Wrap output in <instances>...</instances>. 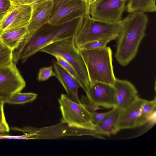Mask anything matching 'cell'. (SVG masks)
<instances>
[{"label": "cell", "instance_id": "23", "mask_svg": "<svg viewBox=\"0 0 156 156\" xmlns=\"http://www.w3.org/2000/svg\"><path fill=\"white\" fill-rule=\"evenodd\" d=\"M111 41L110 39H103L93 41L81 46L78 49H92L101 48L106 46Z\"/></svg>", "mask_w": 156, "mask_h": 156}, {"label": "cell", "instance_id": "27", "mask_svg": "<svg viewBox=\"0 0 156 156\" xmlns=\"http://www.w3.org/2000/svg\"><path fill=\"white\" fill-rule=\"evenodd\" d=\"M110 111L102 113H97L95 112H91L92 122L95 125L102 121L108 114Z\"/></svg>", "mask_w": 156, "mask_h": 156}, {"label": "cell", "instance_id": "25", "mask_svg": "<svg viewBox=\"0 0 156 156\" xmlns=\"http://www.w3.org/2000/svg\"><path fill=\"white\" fill-rule=\"evenodd\" d=\"M4 101L0 103V133L8 132L9 128L7 123L4 112Z\"/></svg>", "mask_w": 156, "mask_h": 156}, {"label": "cell", "instance_id": "26", "mask_svg": "<svg viewBox=\"0 0 156 156\" xmlns=\"http://www.w3.org/2000/svg\"><path fill=\"white\" fill-rule=\"evenodd\" d=\"M11 5L10 0H0V21L6 14Z\"/></svg>", "mask_w": 156, "mask_h": 156}, {"label": "cell", "instance_id": "31", "mask_svg": "<svg viewBox=\"0 0 156 156\" xmlns=\"http://www.w3.org/2000/svg\"><path fill=\"white\" fill-rule=\"evenodd\" d=\"M7 98H5L2 97H0V103L2 101H4Z\"/></svg>", "mask_w": 156, "mask_h": 156}, {"label": "cell", "instance_id": "14", "mask_svg": "<svg viewBox=\"0 0 156 156\" xmlns=\"http://www.w3.org/2000/svg\"><path fill=\"white\" fill-rule=\"evenodd\" d=\"M145 100L139 97L132 104L123 110L117 125L118 131L122 129L137 127L141 107Z\"/></svg>", "mask_w": 156, "mask_h": 156}, {"label": "cell", "instance_id": "3", "mask_svg": "<svg viewBox=\"0 0 156 156\" xmlns=\"http://www.w3.org/2000/svg\"><path fill=\"white\" fill-rule=\"evenodd\" d=\"M78 50L85 64L90 84L101 82L113 85L116 78L110 47L106 46L95 49Z\"/></svg>", "mask_w": 156, "mask_h": 156}, {"label": "cell", "instance_id": "10", "mask_svg": "<svg viewBox=\"0 0 156 156\" xmlns=\"http://www.w3.org/2000/svg\"><path fill=\"white\" fill-rule=\"evenodd\" d=\"M85 93L88 101L94 106L108 108L115 106V90L113 85L95 82L90 85Z\"/></svg>", "mask_w": 156, "mask_h": 156}, {"label": "cell", "instance_id": "8", "mask_svg": "<svg viewBox=\"0 0 156 156\" xmlns=\"http://www.w3.org/2000/svg\"><path fill=\"white\" fill-rule=\"evenodd\" d=\"M127 0H97L91 4L89 14L92 18L108 22L120 21Z\"/></svg>", "mask_w": 156, "mask_h": 156}, {"label": "cell", "instance_id": "21", "mask_svg": "<svg viewBox=\"0 0 156 156\" xmlns=\"http://www.w3.org/2000/svg\"><path fill=\"white\" fill-rule=\"evenodd\" d=\"M57 62L69 73L77 82L80 87L83 88V85L78 75L73 67L62 58L55 57Z\"/></svg>", "mask_w": 156, "mask_h": 156}, {"label": "cell", "instance_id": "17", "mask_svg": "<svg viewBox=\"0 0 156 156\" xmlns=\"http://www.w3.org/2000/svg\"><path fill=\"white\" fill-rule=\"evenodd\" d=\"M28 33L27 27L5 31L0 33V42L13 51L18 47Z\"/></svg>", "mask_w": 156, "mask_h": 156}, {"label": "cell", "instance_id": "5", "mask_svg": "<svg viewBox=\"0 0 156 156\" xmlns=\"http://www.w3.org/2000/svg\"><path fill=\"white\" fill-rule=\"evenodd\" d=\"M44 52L55 57H59L71 65L77 73L86 92L90 86L87 69L82 56L76 47L73 37L54 42L41 49Z\"/></svg>", "mask_w": 156, "mask_h": 156}, {"label": "cell", "instance_id": "7", "mask_svg": "<svg viewBox=\"0 0 156 156\" xmlns=\"http://www.w3.org/2000/svg\"><path fill=\"white\" fill-rule=\"evenodd\" d=\"M53 6L48 23L58 25L89 14L84 0H52Z\"/></svg>", "mask_w": 156, "mask_h": 156}, {"label": "cell", "instance_id": "9", "mask_svg": "<svg viewBox=\"0 0 156 156\" xmlns=\"http://www.w3.org/2000/svg\"><path fill=\"white\" fill-rule=\"evenodd\" d=\"M26 82L13 62L0 66V97L7 98L20 92Z\"/></svg>", "mask_w": 156, "mask_h": 156}, {"label": "cell", "instance_id": "16", "mask_svg": "<svg viewBox=\"0 0 156 156\" xmlns=\"http://www.w3.org/2000/svg\"><path fill=\"white\" fill-rule=\"evenodd\" d=\"M123 110L116 107L112 108L102 121L95 124L96 132L101 136H108L117 133L119 132L117 127V123Z\"/></svg>", "mask_w": 156, "mask_h": 156}, {"label": "cell", "instance_id": "19", "mask_svg": "<svg viewBox=\"0 0 156 156\" xmlns=\"http://www.w3.org/2000/svg\"><path fill=\"white\" fill-rule=\"evenodd\" d=\"M37 95L32 92L14 93L7 98L4 101L5 103L10 104H22L34 101Z\"/></svg>", "mask_w": 156, "mask_h": 156}, {"label": "cell", "instance_id": "15", "mask_svg": "<svg viewBox=\"0 0 156 156\" xmlns=\"http://www.w3.org/2000/svg\"><path fill=\"white\" fill-rule=\"evenodd\" d=\"M53 64L55 77L63 86L68 97L77 103H82L78 96L80 86L77 82L56 61L53 60Z\"/></svg>", "mask_w": 156, "mask_h": 156}, {"label": "cell", "instance_id": "29", "mask_svg": "<svg viewBox=\"0 0 156 156\" xmlns=\"http://www.w3.org/2000/svg\"><path fill=\"white\" fill-rule=\"evenodd\" d=\"M44 0H10L12 3L31 5Z\"/></svg>", "mask_w": 156, "mask_h": 156}, {"label": "cell", "instance_id": "1", "mask_svg": "<svg viewBox=\"0 0 156 156\" xmlns=\"http://www.w3.org/2000/svg\"><path fill=\"white\" fill-rule=\"evenodd\" d=\"M76 18L65 23L53 25L48 23L34 32L27 34L18 47L13 51V62H24L44 47L54 42L73 37L82 18Z\"/></svg>", "mask_w": 156, "mask_h": 156}, {"label": "cell", "instance_id": "24", "mask_svg": "<svg viewBox=\"0 0 156 156\" xmlns=\"http://www.w3.org/2000/svg\"><path fill=\"white\" fill-rule=\"evenodd\" d=\"M53 66L42 68L39 70L37 79L40 81H44L52 76H55L53 70Z\"/></svg>", "mask_w": 156, "mask_h": 156}, {"label": "cell", "instance_id": "13", "mask_svg": "<svg viewBox=\"0 0 156 156\" xmlns=\"http://www.w3.org/2000/svg\"><path fill=\"white\" fill-rule=\"evenodd\" d=\"M31 5V15L27 26L28 34L34 32L48 23L53 6L52 0H44Z\"/></svg>", "mask_w": 156, "mask_h": 156}, {"label": "cell", "instance_id": "6", "mask_svg": "<svg viewBox=\"0 0 156 156\" xmlns=\"http://www.w3.org/2000/svg\"><path fill=\"white\" fill-rule=\"evenodd\" d=\"M58 101L62 122L73 127L95 131V125L92 121L91 112L83 104L74 101L63 94Z\"/></svg>", "mask_w": 156, "mask_h": 156}, {"label": "cell", "instance_id": "22", "mask_svg": "<svg viewBox=\"0 0 156 156\" xmlns=\"http://www.w3.org/2000/svg\"><path fill=\"white\" fill-rule=\"evenodd\" d=\"M156 98L151 101L145 100L142 105L140 110V116L145 117L151 114L156 110Z\"/></svg>", "mask_w": 156, "mask_h": 156}, {"label": "cell", "instance_id": "4", "mask_svg": "<svg viewBox=\"0 0 156 156\" xmlns=\"http://www.w3.org/2000/svg\"><path fill=\"white\" fill-rule=\"evenodd\" d=\"M122 26V20L115 22H108L96 19L89 14L83 16L73 37L78 49L81 46L93 41L103 39L112 41L118 38Z\"/></svg>", "mask_w": 156, "mask_h": 156}, {"label": "cell", "instance_id": "12", "mask_svg": "<svg viewBox=\"0 0 156 156\" xmlns=\"http://www.w3.org/2000/svg\"><path fill=\"white\" fill-rule=\"evenodd\" d=\"M113 85L115 90V107L124 110L139 97L135 86L127 80L116 78Z\"/></svg>", "mask_w": 156, "mask_h": 156}, {"label": "cell", "instance_id": "18", "mask_svg": "<svg viewBox=\"0 0 156 156\" xmlns=\"http://www.w3.org/2000/svg\"><path fill=\"white\" fill-rule=\"evenodd\" d=\"M126 10L129 13L138 11L155 12L156 0H127Z\"/></svg>", "mask_w": 156, "mask_h": 156}, {"label": "cell", "instance_id": "2", "mask_svg": "<svg viewBox=\"0 0 156 156\" xmlns=\"http://www.w3.org/2000/svg\"><path fill=\"white\" fill-rule=\"evenodd\" d=\"M122 20L114 56L120 65L125 66L136 56L145 36L148 19L145 12L138 11L129 13Z\"/></svg>", "mask_w": 156, "mask_h": 156}, {"label": "cell", "instance_id": "11", "mask_svg": "<svg viewBox=\"0 0 156 156\" xmlns=\"http://www.w3.org/2000/svg\"><path fill=\"white\" fill-rule=\"evenodd\" d=\"M31 13V5L12 3L8 12L0 21V33L9 30L27 27Z\"/></svg>", "mask_w": 156, "mask_h": 156}, {"label": "cell", "instance_id": "28", "mask_svg": "<svg viewBox=\"0 0 156 156\" xmlns=\"http://www.w3.org/2000/svg\"><path fill=\"white\" fill-rule=\"evenodd\" d=\"M33 139V135L28 133H25L23 135L18 136H11L9 135H0V139Z\"/></svg>", "mask_w": 156, "mask_h": 156}, {"label": "cell", "instance_id": "20", "mask_svg": "<svg viewBox=\"0 0 156 156\" xmlns=\"http://www.w3.org/2000/svg\"><path fill=\"white\" fill-rule=\"evenodd\" d=\"M13 62V51L0 42V66Z\"/></svg>", "mask_w": 156, "mask_h": 156}, {"label": "cell", "instance_id": "30", "mask_svg": "<svg viewBox=\"0 0 156 156\" xmlns=\"http://www.w3.org/2000/svg\"><path fill=\"white\" fill-rule=\"evenodd\" d=\"M97 0H84L89 9L90 5Z\"/></svg>", "mask_w": 156, "mask_h": 156}]
</instances>
